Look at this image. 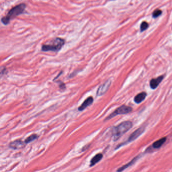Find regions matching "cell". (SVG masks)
<instances>
[{"label":"cell","instance_id":"11","mask_svg":"<svg viewBox=\"0 0 172 172\" xmlns=\"http://www.w3.org/2000/svg\"><path fill=\"white\" fill-rule=\"evenodd\" d=\"M147 96V94L145 92H142L140 94H138L136 97L134 98L135 103L136 104H141V102L144 101L145 100Z\"/></svg>","mask_w":172,"mask_h":172},{"label":"cell","instance_id":"13","mask_svg":"<svg viewBox=\"0 0 172 172\" xmlns=\"http://www.w3.org/2000/svg\"><path fill=\"white\" fill-rule=\"evenodd\" d=\"M139 156L136 157H135L134 159H133L132 160H131V162H129V163L127 164L126 165H124L121 168H119V169L117 170L118 172H122V171H124L126 169H127V168H128L129 167L131 166V165H133L135 163L136 160H137L138 159H139Z\"/></svg>","mask_w":172,"mask_h":172},{"label":"cell","instance_id":"10","mask_svg":"<svg viewBox=\"0 0 172 172\" xmlns=\"http://www.w3.org/2000/svg\"><path fill=\"white\" fill-rule=\"evenodd\" d=\"M103 154L101 153L95 155L91 160V162H90V166H94L95 164L98 163V162H100L101 159H103Z\"/></svg>","mask_w":172,"mask_h":172},{"label":"cell","instance_id":"12","mask_svg":"<svg viewBox=\"0 0 172 172\" xmlns=\"http://www.w3.org/2000/svg\"><path fill=\"white\" fill-rule=\"evenodd\" d=\"M166 137H163L161 139H159L158 141L154 142L153 144V147L154 148H159L165 144L166 141Z\"/></svg>","mask_w":172,"mask_h":172},{"label":"cell","instance_id":"15","mask_svg":"<svg viewBox=\"0 0 172 172\" xmlns=\"http://www.w3.org/2000/svg\"><path fill=\"white\" fill-rule=\"evenodd\" d=\"M162 13V11L160 9H157L153 12V17L154 18H157L158 17L160 16Z\"/></svg>","mask_w":172,"mask_h":172},{"label":"cell","instance_id":"18","mask_svg":"<svg viewBox=\"0 0 172 172\" xmlns=\"http://www.w3.org/2000/svg\"><path fill=\"white\" fill-rule=\"evenodd\" d=\"M59 87L61 89H64L66 88L65 84L63 82H61V83H60L59 84Z\"/></svg>","mask_w":172,"mask_h":172},{"label":"cell","instance_id":"8","mask_svg":"<svg viewBox=\"0 0 172 172\" xmlns=\"http://www.w3.org/2000/svg\"><path fill=\"white\" fill-rule=\"evenodd\" d=\"M94 102V98L92 97H89L86 98L84 101H83L81 106L79 107L78 110L80 112L83 111L84 110L86 109L88 106H91Z\"/></svg>","mask_w":172,"mask_h":172},{"label":"cell","instance_id":"7","mask_svg":"<svg viewBox=\"0 0 172 172\" xmlns=\"http://www.w3.org/2000/svg\"><path fill=\"white\" fill-rule=\"evenodd\" d=\"M25 142H23L20 139H18L10 142L9 147L13 150H19L24 148L25 147Z\"/></svg>","mask_w":172,"mask_h":172},{"label":"cell","instance_id":"6","mask_svg":"<svg viewBox=\"0 0 172 172\" xmlns=\"http://www.w3.org/2000/svg\"><path fill=\"white\" fill-rule=\"evenodd\" d=\"M111 84V81L110 79L106 81L104 84L101 85V86L98 88V91L97 92V95L98 97L101 96V95H104L107 91L109 89L110 86Z\"/></svg>","mask_w":172,"mask_h":172},{"label":"cell","instance_id":"17","mask_svg":"<svg viewBox=\"0 0 172 172\" xmlns=\"http://www.w3.org/2000/svg\"><path fill=\"white\" fill-rule=\"evenodd\" d=\"M6 68L4 67H1V75H3V74H5V72H6Z\"/></svg>","mask_w":172,"mask_h":172},{"label":"cell","instance_id":"3","mask_svg":"<svg viewBox=\"0 0 172 172\" xmlns=\"http://www.w3.org/2000/svg\"><path fill=\"white\" fill-rule=\"evenodd\" d=\"M65 44V41L60 38H55L50 44L43 45L41 51H58Z\"/></svg>","mask_w":172,"mask_h":172},{"label":"cell","instance_id":"14","mask_svg":"<svg viewBox=\"0 0 172 172\" xmlns=\"http://www.w3.org/2000/svg\"><path fill=\"white\" fill-rule=\"evenodd\" d=\"M38 135L35 134H33L31 135L29 137H28L27 138H26L24 142H25L26 144H29V143L32 142V141H33L35 139H38Z\"/></svg>","mask_w":172,"mask_h":172},{"label":"cell","instance_id":"1","mask_svg":"<svg viewBox=\"0 0 172 172\" xmlns=\"http://www.w3.org/2000/svg\"><path fill=\"white\" fill-rule=\"evenodd\" d=\"M133 124L131 121H126L114 127L112 129V135L113 136L114 141H116L119 139L123 135L131 128Z\"/></svg>","mask_w":172,"mask_h":172},{"label":"cell","instance_id":"5","mask_svg":"<svg viewBox=\"0 0 172 172\" xmlns=\"http://www.w3.org/2000/svg\"><path fill=\"white\" fill-rule=\"evenodd\" d=\"M144 130H145L144 127H141V128L137 129V130H135L134 132H133V133L130 135V136H129V137L128 138V139H127L126 141L124 142V144H121L120 145H118V147H117V148H119L120 147H122L123 145L127 144H129V143L132 142L133 141H135L138 137L141 136L142 133H144Z\"/></svg>","mask_w":172,"mask_h":172},{"label":"cell","instance_id":"16","mask_svg":"<svg viewBox=\"0 0 172 172\" xmlns=\"http://www.w3.org/2000/svg\"><path fill=\"white\" fill-rule=\"evenodd\" d=\"M148 27V24L147 22L144 21L141 23V32L144 31V30H146Z\"/></svg>","mask_w":172,"mask_h":172},{"label":"cell","instance_id":"2","mask_svg":"<svg viewBox=\"0 0 172 172\" xmlns=\"http://www.w3.org/2000/svg\"><path fill=\"white\" fill-rule=\"evenodd\" d=\"M25 8L26 5L25 4H20L12 8L8 12L6 16L3 17L2 18V22L5 25H7L9 24L11 20L13 19L18 15L22 14Z\"/></svg>","mask_w":172,"mask_h":172},{"label":"cell","instance_id":"9","mask_svg":"<svg viewBox=\"0 0 172 172\" xmlns=\"http://www.w3.org/2000/svg\"><path fill=\"white\" fill-rule=\"evenodd\" d=\"M163 75L160 76L156 78L153 79L150 81V87L151 89H154L157 88L160 82L163 80Z\"/></svg>","mask_w":172,"mask_h":172},{"label":"cell","instance_id":"4","mask_svg":"<svg viewBox=\"0 0 172 172\" xmlns=\"http://www.w3.org/2000/svg\"><path fill=\"white\" fill-rule=\"evenodd\" d=\"M132 111V109L131 107L125 106V105H123L117 108L113 113L111 114L109 116L105 119L104 121L109 120L115 117V116H117V115H125V114L130 113V112H131Z\"/></svg>","mask_w":172,"mask_h":172}]
</instances>
